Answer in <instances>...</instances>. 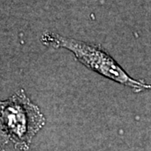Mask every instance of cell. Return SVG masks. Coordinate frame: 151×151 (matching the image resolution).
Listing matches in <instances>:
<instances>
[{
  "instance_id": "cell-1",
  "label": "cell",
  "mask_w": 151,
  "mask_h": 151,
  "mask_svg": "<svg viewBox=\"0 0 151 151\" xmlns=\"http://www.w3.org/2000/svg\"><path fill=\"white\" fill-rule=\"evenodd\" d=\"M41 41L47 46L70 50L86 67L108 79L129 86L134 92H140L151 89L150 84L131 77L108 52L97 45L61 36L53 32L44 33Z\"/></svg>"
},
{
  "instance_id": "cell-2",
  "label": "cell",
  "mask_w": 151,
  "mask_h": 151,
  "mask_svg": "<svg viewBox=\"0 0 151 151\" xmlns=\"http://www.w3.org/2000/svg\"><path fill=\"white\" fill-rule=\"evenodd\" d=\"M2 136L20 149H26L45 124V118L24 89L0 103Z\"/></svg>"
}]
</instances>
